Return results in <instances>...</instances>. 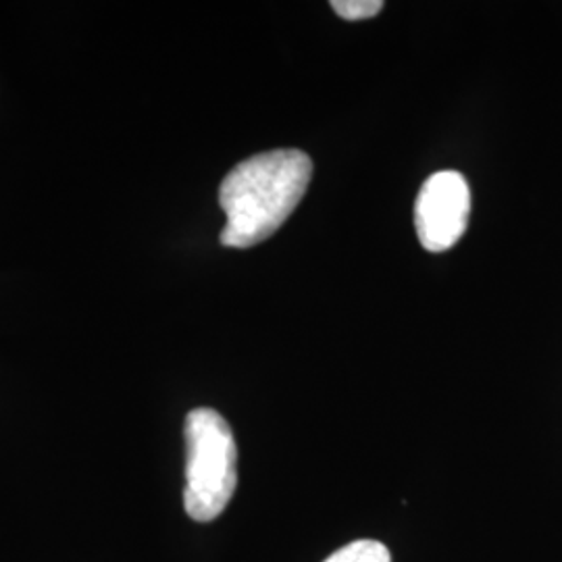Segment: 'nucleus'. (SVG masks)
Listing matches in <instances>:
<instances>
[{"label":"nucleus","instance_id":"nucleus-4","mask_svg":"<svg viewBox=\"0 0 562 562\" xmlns=\"http://www.w3.org/2000/svg\"><path fill=\"white\" fill-rule=\"evenodd\" d=\"M325 562H392V557L382 542L359 540L344 546Z\"/></svg>","mask_w":562,"mask_h":562},{"label":"nucleus","instance_id":"nucleus-1","mask_svg":"<svg viewBox=\"0 0 562 562\" xmlns=\"http://www.w3.org/2000/svg\"><path fill=\"white\" fill-rule=\"evenodd\" d=\"M311 176L308 155L294 148L262 153L236 165L220 188L227 217L223 246L250 248L271 238L299 206Z\"/></svg>","mask_w":562,"mask_h":562},{"label":"nucleus","instance_id":"nucleus-2","mask_svg":"<svg viewBox=\"0 0 562 562\" xmlns=\"http://www.w3.org/2000/svg\"><path fill=\"white\" fill-rule=\"evenodd\" d=\"M186 513L199 522L215 521L238 485V448L229 423L213 408L186 417Z\"/></svg>","mask_w":562,"mask_h":562},{"label":"nucleus","instance_id":"nucleus-3","mask_svg":"<svg viewBox=\"0 0 562 562\" xmlns=\"http://www.w3.org/2000/svg\"><path fill=\"white\" fill-rule=\"evenodd\" d=\"M471 190L459 171H438L425 181L415 202V227L425 250L446 252L467 232Z\"/></svg>","mask_w":562,"mask_h":562},{"label":"nucleus","instance_id":"nucleus-5","mask_svg":"<svg viewBox=\"0 0 562 562\" xmlns=\"http://www.w3.org/2000/svg\"><path fill=\"white\" fill-rule=\"evenodd\" d=\"M331 9L341 20L361 21L375 18L383 9L382 0H334Z\"/></svg>","mask_w":562,"mask_h":562}]
</instances>
